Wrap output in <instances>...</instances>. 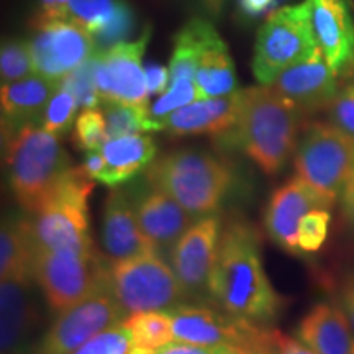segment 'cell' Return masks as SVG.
<instances>
[{
    "instance_id": "obj_5",
    "label": "cell",
    "mask_w": 354,
    "mask_h": 354,
    "mask_svg": "<svg viewBox=\"0 0 354 354\" xmlns=\"http://www.w3.org/2000/svg\"><path fill=\"white\" fill-rule=\"evenodd\" d=\"M95 180L73 167L38 214L30 215L35 246L55 251L95 253L88 220V197Z\"/></svg>"
},
{
    "instance_id": "obj_33",
    "label": "cell",
    "mask_w": 354,
    "mask_h": 354,
    "mask_svg": "<svg viewBox=\"0 0 354 354\" xmlns=\"http://www.w3.org/2000/svg\"><path fill=\"white\" fill-rule=\"evenodd\" d=\"M74 143L82 151H97L109 140L107 123L100 107L82 109L74 123Z\"/></svg>"
},
{
    "instance_id": "obj_44",
    "label": "cell",
    "mask_w": 354,
    "mask_h": 354,
    "mask_svg": "<svg viewBox=\"0 0 354 354\" xmlns=\"http://www.w3.org/2000/svg\"><path fill=\"white\" fill-rule=\"evenodd\" d=\"M276 354H315L307 344H304L300 339H294L290 336L277 330L276 333Z\"/></svg>"
},
{
    "instance_id": "obj_25",
    "label": "cell",
    "mask_w": 354,
    "mask_h": 354,
    "mask_svg": "<svg viewBox=\"0 0 354 354\" xmlns=\"http://www.w3.org/2000/svg\"><path fill=\"white\" fill-rule=\"evenodd\" d=\"M33 250L30 215L12 212L3 216L0 230V279L35 282L32 276Z\"/></svg>"
},
{
    "instance_id": "obj_19",
    "label": "cell",
    "mask_w": 354,
    "mask_h": 354,
    "mask_svg": "<svg viewBox=\"0 0 354 354\" xmlns=\"http://www.w3.org/2000/svg\"><path fill=\"white\" fill-rule=\"evenodd\" d=\"M100 243L105 258L110 263L156 251L141 230L130 192L125 189H112L105 198Z\"/></svg>"
},
{
    "instance_id": "obj_22",
    "label": "cell",
    "mask_w": 354,
    "mask_h": 354,
    "mask_svg": "<svg viewBox=\"0 0 354 354\" xmlns=\"http://www.w3.org/2000/svg\"><path fill=\"white\" fill-rule=\"evenodd\" d=\"M297 338L315 354H354V335L342 304L313 305L299 323Z\"/></svg>"
},
{
    "instance_id": "obj_12",
    "label": "cell",
    "mask_w": 354,
    "mask_h": 354,
    "mask_svg": "<svg viewBox=\"0 0 354 354\" xmlns=\"http://www.w3.org/2000/svg\"><path fill=\"white\" fill-rule=\"evenodd\" d=\"M32 28L30 48L38 76L61 82L95 55L94 38L77 21L66 19Z\"/></svg>"
},
{
    "instance_id": "obj_2",
    "label": "cell",
    "mask_w": 354,
    "mask_h": 354,
    "mask_svg": "<svg viewBox=\"0 0 354 354\" xmlns=\"http://www.w3.org/2000/svg\"><path fill=\"white\" fill-rule=\"evenodd\" d=\"M305 115L272 86L240 88V117L221 143L238 146L266 176H276L294 156Z\"/></svg>"
},
{
    "instance_id": "obj_26",
    "label": "cell",
    "mask_w": 354,
    "mask_h": 354,
    "mask_svg": "<svg viewBox=\"0 0 354 354\" xmlns=\"http://www.w3.org/2000/svg\"><path fill=\"white\" fill-rule=\"evenodd\" d=\"M196 86L202 99L232 95L240 91L232 55L216 30L202 48L196 73Z\"/></svg>"
},
{
    "instance_id": "obj_39",
    "label": "cell",
    "mask_w": 354,
    "mask_h": 354,
    "mask_svg": "<svg viewBox=\"0 0 354 354\" xmlns=\"http://www.w3.org/2000/svg\"><path fill=\"white\" fill-rule=\"evenodd\" d=\"M158 354H266L248 348L230 346V344H215V346H198L187 343H171L158 349Z\"/></svg>"
},
{
    "instance_id": "obj_21",
    "label": "cell",
    "mask_w": 354,
    "mask_h": 354,
    "mask_svg": "<svg viewBox=\"0 0 354 354\" xmlns=\"http://www.w3.org/2000/svg\"><path fill=\"white\" fill-rule=\"evenodd\" d=\"M33 282L2 281L0 284V348L2 354H25L41 325Z\"/></svg>"
},
{
    "instance_id": "obj_47",
    "label": "cell",
    "mask_w": 354,
    "mask_h": 354,
    "mask_svg": "<svg viewBox=\"0 0 354 354\" xmlns=\"http://www.w3.org/2000/svg\"><path fill=\"white\" fill-rule=\"evenodd\" d=\"M339 201H342L344 218L348 220V223L351 225V228L354 230V169L351 172V176H349L346 185H344Z\"/></svg>"
},
{
    "instance_id": "obj_38",
    "label": "cell",
    "mask_w": 354,
    "mask_h": 354,
    "mask_svg": "<svg viewBox=\"0 0 354 354\" xmlns=\"http://www.w3.org/2000/svg\"><path fill=\"white\" fill-rule=\"evenodd\" d=\"M328 122L354 140V77L331 102L328 107Z\"/></svg>"
},
{
    "instance_id": "obj_31",
    "label": "cell",
    "mask_w": 354,
    "mask_h": 354,
    "mask_svg": "<svg viewBox=\"0 0 354 354\" xmlns=\"http://www.w3.org/2000/svg\"><path fill=\"white\" fill-rule=\"evenodd\" d=\"M127 0H69V19L94 35L110 24Z\"/></svg>"
},
{
    "instance_id": "obj_11",
    "label": "cell",
    "mask_w": 354,
    "mask_h": 354,
    "mask_svg": "<svg viewBox=\"0 0 354 354\" xmlns=\"http://www.w3.org/2000/svg\"><path fill=\"white\" fill-rule=\"evenodd\" d=\"M123 315H127L125 310L115 299L112 290H99L73 308L56 315L32 354H74L88 339L120 323Z\"/></svg>"
},
{
    "instance_id": "obj_10",
    "label": "cell",
    "mask_w": 354,
    "mask_h": 354,
    "mask_svg": "<svg viewBox=\"0 0 354 354\" xmlns=\"http://www.w3.org/2000/svg\"><path fill=\"white\" fill-rule=\"evenodd\" d=\"M167 312L172 318L177 343L198 346L230 344L266 354H276L277 330L268 328L266 325L230 315L223 310H215L205 305L180 304Z\"/></svg>"
},
{
    "instance_id": "obj_43",
    "label": "cell",
    "mask_w": 354,
    "mask_h": 354,
    "mask_svg": "<svg viewBox=\"0 0 354 354\" xmlns=\"http://www.w3.org/2000/svg\"><path fill=\"white\" fill-rule=\"evenodd\" d=\"M339 304L346 313L354 335V269L344 277L342 290H339Z\"/></svg>"
},
{
    "instance_id": "obj_27",
    "label": "cell",
    "mask_w": 354,
    "mask_h": 354,
    "mask_svg": "<svg viewBox=\"0 0 354 354\" xmlns=\"http://www.w3.org/2000/svg\"><path fill=\"white\" fill-rule=\"evenodd\" d=\"M215 26L203 17H196L187 21L174 38V48L169 59V84L179 81L196 82V73L202 48Z\"/></svg>"
},
{
    "instance_id": "obj_28",
    "label": "cell",
    "mask_w": 354,
    "mask_h": 354,
    "mask_svg": "<svg viewBox=\"0 0 354 354\" xmlns=\"http://www.w3.org/2000/svg\"><path fill=\"white\" fill-rule=\"evenodd\" d=\"M122 323L130 331L133 348L161 349L176 339L174 325L167 310L131 313Z\"/></svg>"
},
{
    "instance_id": "obj_3",
    "label": "cell",
    "mask_w": 354,
    "mask_h": 354,
    "mask_svg": "<svg viewBox=\"0 0 354 354\" xmlns=\"http://www.w3.org/2000/svg\"><path fill=\"white\" fill-rule=\"evenodd\" d=\"M145 179L187 210L194 218L215 215L236 185V171L227 158L205 149L183 148L158 156Z\"/></svg>"
},
{
    "instance_id": "obj_41",
    "label": "cell",
    "mask_w": 354,
    "mask_h": 354,
    "mask_svg": "<svg viewBox=\"0 0 354 354\" xmlns=\"http://www.w3.org/2000/svg\"><path fill=\"white\" fill-rule=\"evenodd\" d=\"M276 12V0H238V13L245 21H256Z\"/></svg>"
},
{
    "instance_id": "obj_42",
    "label": "cell",
    "mask_w": 354,
    "mask_h": 354,
    "mask_svg": "<svg viewBox=\"0 0 354 354\" xmlns=\"http://www.w3.org/2000/svg\"><path fill=\"white\" fill-rule=\"evenodd\" d=\"M146 84L149 95H162L169 87V68L159 63H149L145 66Z\"/></svg>"
},
{
    "instance_id": "obj_17",
    "label": "cell",
    "mask_w": 354,
    "mask_h": 354,
    "mask_svg": "<svg viewBox=\"0 0 354 354\" xmlns=\"http://www.w3.org/2000/svg\"><path fill=\"white\" fill-rule=\"evenodd\" d=\"M315 209L326 207L299 176L290 177L286 184L274 190L269 198L264 212L266 232L287 253L300 254L299 225L308 212Z\"/></svg>"
},
{
    "instance_id": "obj_36",
    "label": "cell",
    "mask_w": 354,
    "mask_h": 354,
    "mask_svg": "<svg viewBox=\"0 0 354 354\" xmlns=\"http://www.w3.org/2000/svg\"><path fill=\"white\" fill-rule=\"evenodd\" d=\"M331 214L326 209L308 212L299 225V250L300 253H317L325 245L328 236Z\"/></svg>"
},
{
    "instance_id": "obj_49",
    "label": "cell",
    "mask_w": 354,
    "mask_h": 354,
    "mask_svg": "<svg viewBox=\"0 0 354 354\" xmlns=\"http://www.w3.org/2000/svg\"><path fill=\"white\" fill-rule=\"evenodd\" d=\"M289 2V0H276V12L279 10V8H282V7H286V3Z\"/></svg>"
},
{
    "instance_id": "obj_40",
    "label": "cell",
    "mask_w": 354,
    "mask_h": 354,
    "mask_svg": "<svg viewBox=\"0 0 354 354\" xmlns=\"http://www.w3.org/2000/svg\"><path fill=\"white\" fill-rule=\"evenodd\" d=\"M69 19V0H37L32 15V26Z\"/></svg>"
},
{
    "instance_id": "obj_32",
    "label": "cell",
    "mask_w": 354,
    "mask_h": 354,
    "mask_svg": "<svg viewBox=\"0 0 354 354\" xmlns=\"http://www.w3.org/2000/svg\"><path fill=\"white\" fill-rule=\"evenodd\" d=\"M77 109L79 104L74 99V95L59 86L50 102H48L39 125H41L43 130L59 138V136L66 135L71 130V127L76 123Z\"/></svg>"
},
{
    "instance_id": "obj_20",
    "label": "cell",
    "mask_w": 354,
    "mask_h": 354,
    "mask_svg": "<svg viewBox=\"0 0 354 354\" xmlns=\"http://www.w3.org/2000/svg\"><path fill=\"white\" fill-rule=\"evenodd\" d=\"M240 117V91L232 95L201 99L176 110L162 122L161 131L176 138L212 136L220 141L232 135Z\"/></svg>"
},
{
    "instance_id": "obj_9",
    "label": "cell",
    "mask_w": 354,
    "mask_h": 354,
    "mask_svg": "<svg viewBox=\"0 0 354 354\" xmlns=\"http://www.w3.org/2000/svg\"><path fill=\"white\" fill-rule=\"evenodd\" d=\"M109 282L127 315L169 310L189 299L169 261L158 251L109 261Z\"/></svg>"
},
{
    "instance_id": "obj_7",
    "label": "cell",
    "mask_w": 354,
    "mask_h": 354,
    "mask_svg": "<svg viewBox=\"0 0 354 354\" xmlns=\"http://www.w3.org/2000/svg\"><path fill=\"white\" fill-rule=\"evenodd\" d=\"M294 167L295 176L330 210L342 197L354 169V140L330 122L310 123L295 148Z\"/></svg>"
},
{
    "instance_id": "obj_8",
    "label": "cell",
    "mask_w": 354,
    "mask_h": 354,
    "mask_svg": "<svg viewBox=\"0 0 354 354\" xmlns=\"http://www.w3.org/2000/svg\"><path fill=\"white\" fill-rule=\"evenodd\" d=\"M318 48L312 25V0L286 6L271 13L261 25L254 44L253 74L261 86L276 79L312 56Z\"/></svg>"
},
{
    "instance_id": "obj_16",
    "label": "cell",
    "mask_w": 354,
    "mask_h": 354,
    "mask_svg": "<svg viewBox=\"0 0 354 354\" xmlns=\"http://www.w3.org/2000/svg\"><path fill=\"white\" fill-rule=\"evenodd\" d=\"M312 25L322 55L336 76L354 74L351 0H312Z\"/></svg>"
},
{
    "instance_id": "obj_6",
    "label": "cell",
    "mask_w": 354,
    "mask_h": 354,
    "mask_svg": "<svg viewBox=\"0 0 354 354\" xmlns=\"http://www.w3.org/2000/svg\"><path fill=\"white\" fill-rule=\"evenodd\" d=\"M32 276L57 315L99 290L110 289L109 259L99 251L76 253L35 246Z\"/></svg>"
},
{
    "instance_id": "obj_14",
    "label": "cell",
    "mask_w": 354,
    "mask_h": 354,
    "mask_svg": "<svg viewBox=\"0 0 354 354\" xmlns=\"http://www.w3.org/2000/svg\"><path fill=\"white\" fill-rule=\"evenodd\" d=\"M221 230L220 216H202L171 248L169 264L189 299L209 294V279L218 254Z\"/></svg>"
},
{
    "instance_id": "obj_34",
    "label": "cell",
    "mask_w": 354,
    "mask_h": 354,
    "mask_svg": "<svg viewBox=\"0 0 354 354\" xmlns=\"http://www.w3.org/2000/svg\"><path fill=\"white\" fill-rule=\"evenodd\" d=\"M202 97L198 94V88L194 81H179L172 82L167 87V91L162 95H159L156 100L149 105V115L153 122L156 123L158 131H161L162 122L174 113L176 110L192 104V102L201 100Z\"/></svg>"
},
{
    "instance_id": "obj_29",
    "label": "cell",
    "mask_w": 354,
    "mask_h": 354,
    "mask_svg": "<svg viewBox=\"0 0 354 354\" xmlns=\"http://www.w3.org/2000/svg\"><path fill=\"white\" fill-rule=\"evenodd\" d=\"M100 109L104 112L105 123H107L109 138L158 131L156 123L149 115V105L104 100L100 104Z\"/></svg>"
},
{
    "instance_id": "obj_24",
    "label": "cell",
    "mask_w": 354,
    "mask_h": 354,
    "mask_svg": "<svg viewBox=\"0 0 354 354\" xmlns=\"http://www.w3.org/2000/svg\"><path fill=\"white\" fill-rule=\"evenodd\" d=\"M100 153L105 159V169L97 183L117 189L148 169L158 158V145L151 136L140 133L109 138Z\"/></svg>"
},
{
    "instance_id": "obj_15",
    "label": "cell",
    "mask_w": 354,
    "mask_h": 354,
    "mask_svg": "<svg viewBox=\"0 0 354 354\" xmlns=\"http://www.w3.org/2000/svg\"><path fill=\"white\" fill-rule=\"evenodd\" d=\"M128 192L141 230L161 254H169L176 241L187 232L194 221L198 220L166 192L153 187L145 177L140 183L133 184Z\"/></svg>"
},
{
    "instance_id": "obj_13",
    "label": "cell",
    "mask_w": 354,
    "mask_h": 354,
    "mask_svg": "<svg viewBox=\"0 0 354 354\" xmlns=\"http://www.w3.org/2000/svg\"><path fill=\"white\" fill-rule=\"evenodd\" d=\"M149 38L151 28L146 26L140 38L115 44L104 53H95V86L102 102L148 105L149 92L143 56Z\"/></svg>"
},
{
    "instance_id": "obj_45",
    "label": "cell",
    "mask_w": 354,
    "mask_h": 354,
    "mask_svg": "<svg viewBox=\"0 0 354 354\" xmlns=\"http://www.w3.org/2000/svg\"><path fill=\"white\" fill-rule=\"evenodd\" d=\"M81 167H82V171L86 172L88 177H91V179H94L97 183V179H99L100 174L105 169V159H104V156H102L100 149H97V151L86 153Z\"/></svg>"
},
{
    "instance_id": "obj_30",
    "label": "cell",
    "mask_w": 354,
    "mask_h": 354,
    "mask_svg": "<svg viewBox=\"0 0 354 354\" xmlns=\"http://www.w3.org/2000/svg\"><path fill=\"white\" fill-rule=\"evenodd\" d=\"M35 64L30 48V39L7 38L0 50V79L2 84H10L33 76Z\"/></svg>"
},
{
    "instance_id": "obj_48",
    "label": "cell",
    "mask_w": 354,
    "mask_h": 354,
    "mask_svg": "<svg viewBox=\"0 0 354 354\" xmlns=\"http://www.w3.org/2000/svg\"><path fill=\"white\" fill-rule=\"evenodd\" d=\"M128 354H158L154 349H148V348H131Z\"/></svg>"
},
{
    "instance_id": "obj_46",
    "label": "cell",
    "mask_w": 354,
    "mask_h": 354,
    "mask_svg": "<svg viewBox=\"0 0 354 354\" xmlns=\"http://www.w3.org/2000/svg\"><path fill=\"white\" fill-rule=\"evenodd\" d=\"M190 2L202 13L203 19L216 20L223 13L228 0H190Z\"/></svg>"
},
{
    "instance_id": "obj_35",
    "label": "cell",
    "mask_w": 354,
    "mask_h": 354,
    "mask_svg": "<svg viewBox=\"0 0 354 354\" xmlns=\"http://www.w3.org/2000/svg\"><path fill=\"white\" fill-rule=\"evenodd\" d=\"M59 86L74 95V99L77 100L81 109L100 107L102 99L99 92H97L95 86L94 56H92L91 59H87L84 64L79 66L77 69H74L73 73L68 74V76L59 82Z\"/></svg>"
},
{
    "instance_id": "obj_37",
    "label": "cell",
    "mask_w": 354,
    "mask_h": 354,
    "mask_svg": "<svg viewBox=\"0 0 354 354\" xmlns=\"http://www.w3.org/2000/svg\"><path fill=\"white\" fill-rule=\"evenodd\" d=\"M122 322L88 339L74 354H128L133 348V342L130 331Z\"/></svg>"
},
{
    "instance_id": "obj_18",
    "label": "cell",
    "mask_w": 354,
    "mask_h": 354,
    "mask_svg": "<svg viewBox=\"0 0 354 354\" xmlns=\"http://www.w3.org/2000/svg\"><path fill=\"white\" fill-rule=\"evenodd\" d=\"M271 86L297 105L304 115L328 110L339 92L338 76L320 50L286 69Z\"/></svg>"
},
{
    "instance_id": "obj_23",
    "label": "cell",
    "mask_w": 354,
    "mask_h": 354,
    "mask_svg": "<svg viewBox=\"0 0 354 354\" xmlns=\"http://www.w3.org/2000/svg\"><path fill=\"white\" fill-rule=\"evenodd\" d=\"M59 87V82L33 76L21 81L2 84L0 91V112H2V136L41 120L48 102Z\"/></svg>"
},
{
    "instance_id": "obj_1",
    "label": "cell",
    "mask_w": 354,
    "mask_h": 354,
    "mask_svg": "<svg viewBox=\"0 0 354 354\" xmlns=\"http://www.w3.org/2000/svg\"><path fill=\"white\" fill-rule=\"evenodd\" d=\"M207 295L223 312L259 325H269L281 317L286 299L264 271L259 236L248 221L223 223Z\"/></svg>"
},
{
    "instance_id": "obj_4",
    "label": "cell",
    "mask_w": 354,
    "mask_h": 354,
    "mask_svg": "<svg viewBox=\"0 0 354 354\" xmlns=\"http://www.w3.org/2000/svg\"><path fill=\"white\" fill-rule=\"evenodd\" d=\"M3 165L13 197L26 215H35L73 169L69 154L57 136L38 123L2 136Z\"/></svg>"
}]
</instances>
